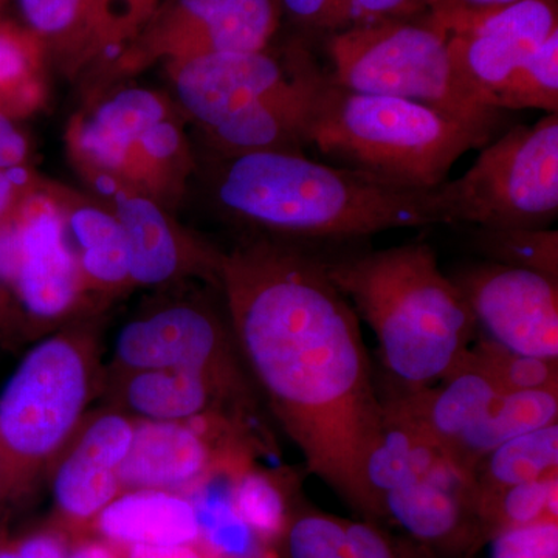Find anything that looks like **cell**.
I'll list each match as a JSON object with an SVG mask.
<instances>
[{"mask_svg": "<svg viewBox=\"0 0 558 558\" xmlns=\"http://www.w3.org/2000/svg\"><path fill=\"white\" fill-rule=\"evenodd\" d=\"M315 64L304 51L293 57V76L282 89L205 130L219 157L252 153L304 154Z\"/></svg>", "mask_w": 558, "mask_h": 558, "instance_id": "obj_17", "label": "cell"}, {"mask_svg": "<svg viewBox=\"0 0 558 558\" xmlns=\"http://www.w3.org/2000/svg\"><path fill=\"white\" fill-rule=\"evenodd\" d=\"M347 521L315 510L296 513L282 535L288 557L343 558Z\"/></svg>", "mask_w": 558, "mask_h": 558, "instance_id": "obj_33", "label": "cell"}, {"mask_svg": "<svg viewBox=\"0 0 558 558\" xmlns=\"http://www.w3.org/2000/svg\"><path fill=\"white\" fill-rule=\"evenodd\" d=\"M252 558H278V556L274 553V550L267 549L263 550V553H259L258 556Z\"/></svg>", "mask_w": 558, "mask_h": 558, "instance_id": "obj_46", "label": "cell"}, {"mask_svg": "<svg viewBox=\"0 0 558 558\" xmlns=\"http://www.w3.org/2000/svg\"><path fill=\"white\" fill-rule=\"evenodd\" d=\"M64 226L65 233L72 234L78 244V250L73 252L86 292H116L131 284L126 238L113 213L80 205L69 211Z\"/></svg>", "mask_w": 558, "mask_h": 558, "instance_id": "obj_24", "label": "cell"}, {"mask_svg": "<svg viewBox=\"0 0 558 558\" xmlns=\"http://www.w3.org/2000/svg\"><path fill=\"white\" fill-rule=\"evenodd\" d=\"M100 385L89 333H57L25 354L0 392V462L9 497L25 490L57 457Z\"/></svg>", "mask_w": 558, "mask_h": 558, "instance_id": "obj_5", "label": "cell"}, {"mask_svg": "<svg viewBox=\"0 0 558 558\" xmlns=\"http://www.w3.org/2000/svg\"><path fill=\"white\" fill-rule=\"evenodd\" d=\"M328 51L330 78L347 89L418 102L488 142L505 124L508 112L483 105L459 78L449 36L429 14L332 33Z\"/></svg>", "mask_w": 558, "mask_h": 558, "instance_id": "obj_6", "label": "cell"}, {"mask_svg": "<svg viewBox=\"0 0 558 558\" xmlns=\"http://www.w3.org/2000/svg\"><path fill=\"white\" fill-rule=\"evenodd\" d=\"M182 108L209 130L290 83L292 72L267 50L222 51L168 64Z\"/></svg>", "mask_w": 558, "mask_h": 558, "instance_id": "obj_16", "label": "cell"}, {"mask_svg": "<svg viewBox=\"0 0 558 558\" xmlns=\"http://www.w3.org/2000/svg\"><path fill=\"white\" fill-rule=\"evenodd\" d=\"M333 284L376 333L381 359L403 388L439 384L476 339V319L435 250L411 242L319 255Z\"/></svg>", "mask_w": 558, "mask_h": 558, "instance_id": "obj_3", "label": "cell"}, {"mask_svg": "<svg viewBox=\"0 0 558 558\" xmlns=\"http://www.w3.org/2000/svg\"><path fill=\"white\" fill-rule=\"evenodd\" d=\"M343 558H435L414 543L392 537L373 521H347Z\"/></svg>", "mask_w": 558, "mask_h": 558, "instance_id": "obj_34", "label": "cell"}, {"mask_svg": "<svg viewBox=\"0 0 558 558\" xmlns=\"http://www.w3.org/2000/svg\"><path fill=\"white\" fill-rule=\"evenodd\" d=\"M27 157V142L9 117L0 112V171L16 170Z\"/></svg>", "mask_w": 558, "mask_h": 558, "instance_id": "obj_41", "label": "cell"}, {"mask_svg": "<svg viewBox=\"0 0 558 558\" xmlns=\"http://www.w3.org/2000/svg\"><path fill=\"white\" fill-rule=\"evenodd\" d=\"M558 422V391L501 392L475 427L450 451L459 469L473 475L481 459L501 444Z\"/></svg>", "mask_w": 558, "mask_h": 558, "instance_id": "obj_23", "label": "cell"}, {"mask_svg": "<svg viewBox=\"0 0 558 558\" xmlns=\"http://www.w3.org/2000/svg\"><path fill=\"white\" fill-rule=\"evenodd\" d=\"M70 535L49 526L11 539H0V558H68Z\"/></svg>", "mask_w": 558, "mask_h": 558, "instance_id": "obj_38", "label": "cell"}, {"mask_svg": "<svg viewBox=\"0 0 558 558\" xmlns=\"http://www.w3.org/2000/svg\"><path fill=\"white\" fill-rule=\"evenodd\" d=\"M490 543L492 558H558V521L509 529Z\"/></svg>", "mask_w": 558, "mask_h": 558, "instance_id": "obj_37", "label": "cell"}, {"mask_svg": "<svg viewBox=\"0 0 558 558\" xmlns=\"http://www.w3.org/2000/svg\"><path fill=\"white\" fill-rule=\"evenodd\" d=\"M211 182L215 201L231 218L296 244H343L449 223L442 183L413 189L304 154L219 157Z\"/></svg>", "mask_w": 558, "mask_h": 558, "instance_id": "obj_2", "label": "cell"}, {"mask_svg": "<svg viewBox=\"0 0 558 558\" xmlns=\"http://www.w3.org/2000/svg\"><path fill=\"white\" fill-rule=\"evenodd\" d=\"M123 558H213L201 545L134 546L123 550Z\"/></svg>", "mask_w": 558, "mask_h": 558, "instance_id": "obj_43", "label": "cell"}, {"mask_svg": "<svg viewBox=\"0 0 558 558\" xmlns=\"http://www.w3.org/2000/svg\"><path fill=\"white\" fill-rule=\"evenodd\" d=\"M440 27L449 36L459 78L488 106V98L558 31V2L519 0Z\"/></svg>", "mask_w": 558, "mask_h": 558, "instance_id": "obj_12", "label": "cell"}, {"mask_svg": "<svg viewBox=\"0 0 558 558\" xmlns=\"http://www.w3.org/2000/svg\"><path fill=\"white\" fill-rule=\"evenodd\" d=\"M135 418L116 409L87 414L65 446L51 459V490L58 526L87 534L102 510L123 488L120 469L130 451Z\"/></svg>", "mask_w": 558, "mask_h": 558, "instance_id": "obj_11", "label": "cell"}, {"mask_svg": "<svg viewBox=\"0 0 558 558\" xmlns=\"http://www.w3.org/2000/svg\"><path fill=\"white\" fill-rule=\"evenodd\" d=\"M473 247L492 263L537 271L558 282L556 230L483 229L473 227Z\"/></svg>", "mask_w": 558, "mask_h": 558, "instance_id": "obj_28", "label": "cell"}, {"mask_svg": "<svg viewBox=\"0 0 558 558\" xmlns=\"http://www.w3.org/2000/svg\"><path fill=\"white\" fill-rule=\"evenodd\" d=\"M439 384L402 388L388 399L421 422L450 457L459 439L478 424L505 391L465 354Z\"/></svg>", "mask_w": 558, "mask_h": 558, "instance_id": "obj_21", "label": "cell"}, {"mask_svg": "<svg viewBox=\"0 0 558 558\" xmlns=\"http://www.w3.org/2000/svg\"><path fill=\"white\" fill-rule=\"evenodd\" d=\"M449 277L488 339L558 362V282L492 260L461 267Z\"/></svg>", "mask_w": 558, "mask_h": 558, "instance_id": "obj_10", "label": "cell"}, {"mask_svg": "<svg viewBox=\"0 0 558 558\" xmlns=\"http://www.w3.org/2000/svg\"><path fill=\"white\" fill-rule=\"evenodd\" d=\"M381 405L384 435L366 462V481L384 509L387 492L424 478L433 470L453 461L428 429L391 399H381Z\"/></svg>", "mask_w": 558, "mask_h": 558, "instance_id": "obj_22", "label": "cell"}, {"mask_svg": "<svg viewBox=\"0 0 558 558\" xmlns=\"http://www.w3.org/2000/svg\"><path fill=\"white\" fill-rule=\"evenodd\" d=\"M10 171H0V220L7 218L10 215L11 208H13L14 199H16V186L20 180L16 179V174Z\"/></svg>", "mask_w": 558, "mask_h": 558, "instance_id": "obj_44", "label": "cell"}, {"mask_svg": "<svg viewBox=\"0 0 558 558\" xmlns=\"http://www.w3.org/2000/svg\"><path fill=\"white\" fill-rule=\"evenodd\" d=\"M25 31L40 46L76 53L90 54L92 0H16Z\"/></svg>", "mask_w": 558, "mask_h": 558, "instance_id": "obj_29", "label": "cell"}, {"mask_svg": "<svg viewBox=\"0 0 558 558\" xmlns=\"http://www.w3.org/2000/svg\"><path fill=\"white\" fill-rule=\"evenodd\" d=\"M340 0H277L281 17L306 31L336 33Z\"/></svg>", "mask_w": 558, "mask_h": 558, "instance_id": "obj_39", "label": "cell"}, {"mask_svg": "<svg viewBox=\"0 0 558 558\" xmlns=\"http://www.w3.org/2000/svg\"><path fill=\"white\" fill-rule=\"evenodd\" d=\"M163 0H92L90 57L123 50Z\"/></svg>", "mask_w": 558, "mask_h": 558, "instance_id": "obj_32", "label": "cell"}, {"mask_svg": "<svg viewBox=\"0 0 558 558\" xmlns=\"http://www.w3.org/2000/svg\"><path fill=\"white\" fill-rule=\"evenodd\" d=\"M488 106L506 112L523 109L558 112V31L488 98Z\"/></svg>", "mask_w": 558, "mask_h": 558, "instance_id": "obj_30", "label": "cell"}, {"mask_svg": "<svg viewBox=\"0 0 558 558\" xmlns=\"http://www.w3.org/2000/svg\"><path fill=\"white\" fill-rule=\"evenodd\" d=\"M219 288L250 376L307 472L379 524L366 462L384 435V405L359 315L319 253L270 236L242 242L222 256Z\"/></svg>", "mask_w": 558, "mask_h": 558, "instance_id": "obj_1", "label": "cell"}, {"mask_svg": "<svg viewBox=\"0 0 558 558\" xmlns=\"http://www.w3.org/2000/svg\"><path fill=\"white\" fill-rule=\"evenodd\" d=\"M230 478L231 505L256 539L269 543L282 538L292 513L281 483L252 465Z\"/></svg>", "mask_w": 558, "mask_h": 558, "instance_id": "obj_27", "label": "cell"}, {"mask_svg": "<svg viewBox=\"0 0 558 558\" xmlns=\"http://www.w3.org/2000/svg\"><path fill=\"white\" fill-rule=\"evenodd\" d=\"M440 190L450 226L549 229L558 215V112L510 128Z\"/></svg>", "mask_w": 558, "mask_h": 558, "instance_id": "obj_7", "label": "cell"}, {"mask_svg": "<svg viewBox=\"0 0 558 558\" xmlns=\"http://www.w3.org/2000/svg\"><path fill=\"white\" fill-rule=\"evenodd\" d=\"M306 140L336 167L413 189L439 186L459 157L488 143L446 113L402 98L347 89L317 68Z\"/></svg>", "mask_w": 558, "mask_h": 558, "instance_id": "obj_4", "label": "cell"}, {"mask_svg": "<svg viewBox=\"0 0 558 558\" xmlns=\"http://www.w3.org/2000/svg\"><path fill=\"white\" fill-rule=\"evenodd\" d=\"M14 219L17 253L9 289L32 318L60 319L86 293L62 211L47 197L36 196L14 211Z\"/></svg>", "mask_w": 558, "mask_h": 558, "instance_id": "obj_14", "label": "cell"}, {"mask_svg": "<svg viewBox=\"0 0 558 558\" xmlns=\"http://www.w3.org/2000/svg\"><path fill=\"white\" fill-rule=\"evenodd\" d=\"M168 108L159 94L140 87L117 92L101 101L70 131L78 160L100 178L121 180L135 146Z\"/></svg>", "mask_w": 558, "mask_h": 558, "instance_id": "obj_19", "label": "cell"}, {"mask_svg": "<svg viewBox=\"0 0 558 558\" xmlns=\"http://www.w3.org/2000/svg\"><path fill=\"white\" fill-rule=\"evenodd\" d=\"M558 422L501 444L473 472L476 492L532 483L558 475Z\"/></svg>", "mask_w": 558, "mask_h": 558, "instance_id": "obj_25", "label": "cell"}, {"mask_svg": "<svg viewBox=\"0 0 558 558\" xmlns=\"http://www.w3.org/2000/svg\"><path fill=\"white\" fill-rule=\"evenodd\" d=\"M68 558H123V550L87 532L70 537Z\"/></svg>", "mask_w": 558, "mask_h": 558, "instance_id": "obj_42", "label": "cell"}, {"mask_svg": "<svg viewBox=\"0 0 558 558\" xmlns=\"http://www.w3.org/2000/svg\"><path fill=\"white\" fill-rule=\"evenodd\" d=\"M279 24L277 0H163L121 50L119 65L138 70L159 60L267 50Z\"/></svg>", "mask_w": 558, "mask_h": 558, "instance_id": "obj_9", "label": "cell"}, {"mask_svg": "<svg viewBox=\"0 0 558 558\" xmlns=\"http://www.w3.org/2000/svg\"><path fill=\"white\" fill-rule=\"evenodd\" d=\"M429 13L432 0H340L337 32L381 22L414 21Z\"/></svg>", "mask_w": 558, "mask_h": 558, "instance_id": "obj_35", "label": "cell"}, {"mask_svg": "<svg viewBox=\"0 0 558 558\" xmlns=\"http://www.w3.org/2000/svg\"><path fill=\"white\" fill-rule=\"evenodd\" d=\"M9 498V492H7L5 476H3L2 462H0V501Z\"/></svg>", "mask_w": 558, "mask_h": 558, "instance_id": "obj_45", "label": "cell"}, {"mask_svg": "<svg viewBox=\"0 0 558 558\" xmlns=\"http://www.w3.org/2000/svg\"><path fill=\"white\" fill-rule=\"evenodd\" d=\"M484 539L490 543L501 532L558 517V475L499 488L476 492Z\"/></svg>", "mask_w": 558, "mask_h": 558, "instance_id": "obj_26", "label": "cell"}, {"mask_svg": "<svg viewBox=\"0 0 558 558\" xmlns=\"http://www.w3.org/2000/svg\"><path fill=\"white\" fill-rule=\"evenodd\" d=\"M110 371L178 368L218 385L252 418L259 391L238 348L229 318L208 303L180 299L132 318L117 336Z\"/></svg>", "mask_w": 558, "mask_h": 558, "instance_id": "obj_8", "label": "cell"}, {"mask_svg": "<svg viewBox=\"0 0 558 558\" xmlns=\"http://www.w3.org/2000/svg\"><path fill=\"white\" fill-rule=\"evenodd\" d=\"M126 238L131 284H172L186 277L219 286L223 253L178 231L159 202L117 180L100 178Z\"/></svg>", "mask_w": 558, "mask_h": 558, "instance_id": "obj_15", "label": "cell"}, {"mask_svg": "<svg viewBox=\"0 0 558 558\" xmlns=\"http://www.w3.org/2000/svg\"><path fill=\"white\" fill-rule=\"evenodd\" d=\"M3 2H5V0H0V7L3 5Z\"/></svg>", "mask_w": 558, "mask_h": 558, "instance_id": "obj_47", "label": "cell"}, {"mask_svg": "<svg viewBox=\"0 0 558 558\" xmlns=\"http://www.w3.org/2000/svg\"><path fill=\"white\" fill-rule=\"evenodd\" d=\"M90 534L121 550L201 545L199 520L189 495L154 488L121 492L94 521Z\"/></svg>", "mask_w": 558, "mask_h": 558, "instance_id": "obj_20", "label": "cell"}, {"mask_svg": "<svg viewBox=\"0 0 558 558\" xmlns=\"http://www.w3.org/2000/svg\"><path fill=\"white\" fill-rule=\"evenodd\" d=\"M392 521L435 558H470L484 545L475 476L446 462L424 478L384 495Z\"/></svg>", "mask_w": 558, "mask_h": 558, "instance_id": "obj_13", "label": "cell"}, {"mask_svg": "<svg viewBox=\"0 0 558 558\" xmlns=\"http://www.w3.org/2000/svg\"><path fill=\"white\" fill-rule=\"evenodd\" d=\"M515 2L519 0H432L429 16L436 24L446 25L451 21L461 20V17L501 9V7Z\"/></svg>", "mask_w": 558, "mask_h": 558, "instance_id": "obj_40", "label": "cell"}, {"mask_svg": "<svg viewBox=\"0 0 558 558\" xmlns=\"http://www.w3.org/2000/svg\"><path fill=\"white\" fill-rule=\"evenodd\" d=\"M465 355L505 392L558 391L556 360L520 354L490 339H480Z\"/></svg>", "mask_w": 558, "mask_h": 558, "instance_id": "obj_31", "label": "cell"}, {"mask_svg": "<svg viewBox=\"0 0 558 558\" xmlns=\"http://www.w3.org/2000/svg\"><path fill=\"white\" fill-rule=\"evenodd\" d=\"M39 40L10 22H0V90L28 83L38 64Z\"/></svg>", "mask_w": 558, "mask_h": 558, "instance_id": "obj_36", "label": "cell"}, {"mask_svg": "<svg viewBox=\"0 0 558 558\" xmlns=\"http://www.w3.org/2000/svg\"><path fill=\"white\" fill-rule=\"evenodd\" d=\"M102 385H108L112 409L135 421L189 422L226 416L250 427V417L227 398L226 392L193 371H109Z\"/></svg>", "mask_w": 558, "mask_h": 558, "instance_id": "obj_18", "label": "cell"}]
</instances>
